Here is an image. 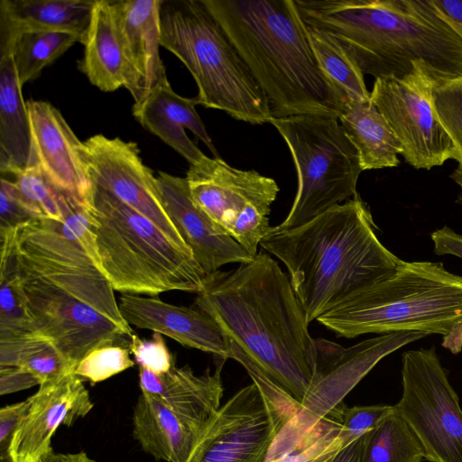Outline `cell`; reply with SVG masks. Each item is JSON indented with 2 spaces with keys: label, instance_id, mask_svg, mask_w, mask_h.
<instances>
[{
  "label": "cell",
  "instance_id": "cell-29",
  "mask_svg": "<svg viewBox=\"0 0 462 462\" xmlns=\"http://www.w3.org/2000/svg\"><path fill=\"white\" fill-rule=\"evenodd\" d=\"M0 366H15L40 385L74 372L69 361L50 339L37 334L0 339Z\"/></svg>",
  "mask_w": 462,
  "mask_h": 462
},
{
  "label": "cell",
  "instance_id": "cell-15",
  "mask_svg": "<svg viewBox=\"0 0 462 462\" xmlns=\"http://www.w3.org/2000/svg\"><path fill=\"white\" fill-rule=\"evenodd\" d=\"M82 152L92 184L139 212L177 245L190 250L170 218L157 177L143 162L136 143L99 134L83 142Z\"/></svg>",
  "mask_w": 462,
  "mask_h": 462
},
{
  "label": "cell",
  "instance_id": "cell-41",
  "mask_svg": "<svg viewBox=\"0 0 462 462\" xmlns=\"http://www.w3.org/2000/svg\"><path fill=\"white\" fill-rule=\"evenodd\" d=\"M40 385L36 378L15 366H0L1 395Z\"/></svg>",
  "mask_w": 462,
  "mask_h": 462
},
{
  "label": "cell",
  "instance_id": "cell-36",
  "mask_svg": "<svg viewBox=\"0 0 462 462\" xmlns=\"http://www.w3.org/2000/svg\"><path fill=\"white\" fill-rule=\"evenodd\" d=\"M393 411V405L386 404L344 406L339 418L343 448L373 430Z\"/></svg>",
  "mask_w": 462,
  "mask_h": 462
},
{
  "label": "cell",
  "instance_id": "cell-4",
  "mask_svg": "<svg viewBox=\"0 0 462 462\" xmlns=\"http://www.w3.org/2000/svg\"><path fill=\"white\" fill-rule=\"evenodd\" d=\"M265 94L273 117H339L344 97L319 69L295 0H202Z\"/></svg>",
  "mask_w": 462,
  "mask_h": 462
},
{
  "label": "cell",
  "instance_id": "cell-7",
  "mask_svg": "<svg viewBox=\"0 0 462 462\" xmlns=\"http://www.w3.org/2000/svg\"><path fill=\"white\" fill-rule=\"evenodd\" d=\"M160 43L189 69L199 105L253 125L270 123V103L202 0H162Z\"/></svg>",
  "mask_w": 462,
  "mask_h": 462
},
{
  "label": "cell",
  "instance_id": "cell-23",
  "mask_svg": "<svg viewBox=\"0 0 462 462\" xmlns=\"http://www.w3.org/2000/svg\"><path fill=\"white\" fill-rule=\"evenodd\" d=\"M201 432L152 396L142 393L138 397L133 413V435L155 459L187 462Z\"/></svg>",
  "mask_w": 462,
  "mask_h": 462
},
{
  "label": "cell",
  "instance_id": "cell-26",
  "mask_svg": "<svg viewBox=\"0 0 462 462\" xmlns=\"http://www.w3.org/2000/svg\"><path fill=\"white\" fill-rule=\"evenodd\" d=\"M79 69L105 92L125 88V62L109 0H97Z\"/></svg>",
  "mask_w": 462,
  "mask_h": 462
},
{
  "label": "cell",
  "instance_id": "cell-12",
  "mask_svg": "<svg viewBox=\"0 0 462 462\" xmlns=\"http://www.w3.org/2000/svg\"><path fill=\"white\" fill-rule=\"evenodd\" d=\"M402 392L393 405L429 462H462V409L436 348L402 355Z\"/></svg>",
  "mask_w": 462,
  "mask_h": 462
},
{
  "label": "cell",
  "instance_id": "cell-13",
  "mask_svg": "<svg viewBox=\"0 0 462 462\" xmlns=\"http://www.w3.org/2000/svg\"><path fill=\"white\" fill-rule=\"evenodd\" d=\"M297 413L253 382L220 406L187 462H265L275 438Z\"/></svg>",
  "mask_w": 462,
  "mask_h": 462
},
{
  "label": "cell",
  "instance_id": "cell-21",
  "mask_svg": "<svg viewBox=\"0 0 462 462\" xmlns=\"http://www.w3.org/2000/svg\"><path fill=\"white\" fill-rule=\"evenodd\" d=\"M226 360L219 357L213 372L208 368L201 374H195L189 365H173L162 374L139 367V385L143 393L157 399L201 432L221 406V372Z\"/></svg>",
  "mask_w": 462,
  "mask_h": 462
},
{
  "label": "cell",
  "instance_id": "cell-19",
  "mask_svg": "<svg viewBox=\"0 0 462 462\" xmlns=\"http://www.w3.org/2000/svg\"><path fill=\"white\" fill-rule=\"evenodd\" d=\"M157 180L170 218L207 274L227 263L241 264L253 260L195 205L185 178L160 171Z\"/></svg>",
  "mask_w": 462,
  "mask_h": 462
},
{
  "label": "cell",
  "instance_id": "cell-44",
  "mask_svg": "<svg viewBox=\"0 0 462 462\" xmlns=\"http://www.w3.org/2000/svg\"><path fill=\"white\" fill-rule=\"evenodd\" d=\"M367 435L368 432L356 439L348 446L342 448L326 462H363L364 449Z\"/></svg>",
  "mask_w": 462,
  "mask_h": 462
},
{
  "label": "cell",
  "instance_id": "cell-20",
  "mask_svg": "<svg viewBox=\"0 0 462 462\" xmlns=\"http://www.w3.org/2000/svg\"><path fill=\"white\" fill-rule=\"evenodd\" d=\"M118 307L129 326L165 335L180 345L230 358L228 337L220 326L198 308L172 305L154 297L123 293Z\"/></svg>",
  "mask_w": 462,
  "mask_h": 462
},
{
  "label": "cell",
  "instance_id": "cell-33",
  "mask_svg": "<svg viewBox=\"0 0 462 462\" xmlns=\"http://www.w3.org/2000/svg\"><path fill=\"white\" fill-rule=\"evenodd\" d=\"M14 185L38 218L61 223L69 208V196L56 189L35 166L16 173Z\"/></svg>",
  "mask_w": 462,
  "mask_h": 462
},
{
  "label": "cell",
  "instance_id": "cell-9",
  "mask_svg": "<svg viewBox=\"0 0 462 462\" xmlns=\"http://www.w3.org/2000/svg\"><path fill=\"white\" fill-rule=\"evenodd\" d=\"M10 247L17 271L67 291L97 310L128 337L134 332L121 315L115 290L87 252L65 236L55 221L36 218L0 234Z\"/></svg>",
  "mask_w": 462,
  "mask_h": 462
},
{
  "label": "cell",
  "instance_id": "cell-30",
  "mask_svg": "<svg viewBox=\"0 0 462 462\" xmlns=\"http://www.w3.org/2000/svg\"><path fill=\"white\" fill-rule=\"evenodd\" d=\"M307 33L319 69L344 99L370 101L364 73L346 49L321 29L307 24Z\"/></svg>",
  "mask_w": 462,
  "mask_h": 462
},
{
  "label": "cell",
  "instance_id": "cell-24",
  "mask_svg": "<svg viewBox=\"0 0 462 462\" xmlns=\"http://www.w3.org/2000/svg\"><path fill=\"white\" fill-rule=\"evenodd\" d=\"M22 85L10 52H0V171L15 175L27 169L32 134Z\"/></svg>",
  "mask_w": 462,
  "mask_h": 462
},
{
  "label": "cell",
  "instance_id": "cell-31",
  "mask_svg": "<svg viewBox=\"0 0 462 462\" xmlns=\"http://www.w3.org/2000/svg\"><path fill=\"white\" fill-rule=\"evenodd\" d=\"M423 448L411 428L395 411L368 432L363 462H422Z\"/></svg>",
  "mask_w": 462,
  "mask_h": 462
},
{
  "label": "cell",
  "instance_id": "cell-6",
  "mask_svg": "<svg viewBox=\"0 0 462 462\" xmlns=\"http://www.w3.org/2000/svg\"><path fill=\"white\" fill-rule=\"evenodd\" d=\"M88 210L95 220L99 268L115 291L152 297L202 290L207 273L192 252L139 212L94 184Z\"/></svg>",
  "mask_w": 462,
  "mask_h": 462
},
{
  "label": "cell",
  "instance_id": "cell-10",
  "mask_svg": "<svg viewBox=\"0 0 462 462\" xmlns=\"http://www.w3.org/2000/svg\"><path fill=\"white\" fill-rule=\"evenodd\" d=\"M429 336L400 331L367 338L349 347L316 339L318 372L298 413L281 430L272 446L276 457L295 450L324 419L340 418L345 397L385 356Z\"/></svg>",
  "mask_w": 462,
  "mask_h": 462
},
{
  "label": "cell",
  "instance_id": "cell-37",
  "mask_svg": "<svg viewBox=\"0 0 462 462\" xmlns=\"http://www.w3.org/2000/svg\"><path fill=\"white\" fill-rule=\"evenodd\" d=\"M127 347L139 367L154 374H165L174 365L164 338L158 332H153L151 339L141 338L133 334Z\"/></svg>",
  "mask_w": 462,
  "mask_h": 462
},
{
  "label": "cell",
  "instance_id": "cell-32",
  "mask_svg": "<svg viewBox=\"0 0 462 462\" xmlns=\"http://www.w3.org/2000/svg\"><path fill=\"white\" fill-rule=\"evenodd\" d=\"M34 334L14 259L8 245H1L0 339Z\"/></svg>",
  "mask_w": 462,
  "mask_h": 462
},
{
  "label": "cell",
  "instance_id": "cell-35",
  "mask_svg": "<svg viewBox=\"0 0 462 462\" xmlns=\"http://www.w3.org/2000/svg\"><path fill=\"white\" fill-rule=\"evenodd\" d=\"M434 105L450 137L458 162H462V76L435 87Z\"/></svg>",
  "mask_w": 462,
  "mask_h": 462
},
{
  "label": "cell",
  "instance_id": "cell-27",
  "mask_svg": "<svg viewBox=\"0 0 462 462\" xmlns=\"http://www.w3.org/2000/svg\"><path fill=\"white\" fill-rule=\"evenodd\" d=\"M97 0H2L0 24L14 31L73 32L86 39Z\"/></svg>",
  "mask_w": 462,
  "mask_h": 462
},
{
  "label": "cell",
  "instance_id": "cell-18",
  "mask_svg": "<svg viewBox=\"0 0 462 462\" xmlns=\"http://www.w3.org/2000/svg\"><path fill=\"white\" fill-rule=\"evenodd\" d=\"M125 62V88L140 107L169 82L160 57L162 0L110 1Z\"/></svg>",
  "mask_w": 462,
  "mask_h": 462
},
{
  "label": "cell",
  "instance_id": "cell-25",
  "mask_svg": "<svg viewBox=\"0 0 462 462\" xmlns=\"http://www.w3.org/2000/svg\"><path fill=\"white\" fill-rule=\"evenodd\" d=\"M338 121L356 149L363 171L397 167L402 147L370 101L345 98Z\"/></svg>",
  "mask_w": 462,
  "mask_h": 462
},
{
  "label": "cell",
  "instance_id": "cell-42",
  "mask_svg": "<svg viewBox=\"0 0 462 462\" xmlns=\"http://www.w3.org/2000/svg\"><path fill=\"white\" fill-rule=\"evenodd\" d=\"M430 237L436 254H449L462 259V235L448 226H443L432 232Z\"/></svg>",
  "mask_w": 462,
  "mask_h": 462
},
{
  "label": "cell",
  "instance_id": "cell-38",
  "mask_svg": "<svg viewBox=\"0 0 462 462\" xmlns=\"http://www.w3.org/2000/svg\"><path fill=\"white\" fill-rule=\"evenodd\" d=\"M0 180V233L38 218L23 201L14 182L4 177Z\"/></svg>",
  "mask_w": 462,
  "mask_h": 462
},
{
  "label": "cell",
  "instance_id": "cell-39",
  "mask_svg": "<svg viewBox=\"0 0 462 462\" xmlns=\"http://www.w3.org/2000/svg\"><path fill=\"white\" fill-rule=\"evenodd\" d=\"M342 448L340 423L327 419L323 430L307 448L300 462H326Z\"/></svg>",
  "mask_w": 462,
  "mask_h": 462
},
{
  "label": "cell",
  "instance_id": "cell-45",
  "mask_svg": "<svg viewBox=\"0 0 462 462\" xmlns=\"http://www.w3.org/2000/svg\"><path fill=\"white\" fill-rule=\"evenodd\" d=\"M326 422V419L320 420L308 434V436L304 439L302 443L291 453L284 455L272 462H300V459L305 455L307 448L310 445V443L315 440V439L319 435L321 430L324 428Z\"/></svg>",
  "mask_w": 462,
  "mask_h": 462
},
{
  "label": "cell",
  "instance_id": "cell-1",
  "mask_svg": "<svg viewBox=\"0 0 462 462\" xmlns=\"http://www.w3.org/2000/svg\"><path fill=\"white\" fill-rule=\"evenodd\" d=\"M195 305L300 403L318 372V349L290 278L259 252L231 271L206 275Z\"/></svg>",
  "mask_w": 462,
  "mask_h": 462
},
{
  "label": "cell",
  "instance_id": "cell-47",
  "mask_svg": "<svg viewBox=\"0 0 462 462\" xmlns=\"http://www.w3.org/2000/svg\"><path fill=\"white\" fill-rule=\"evenodd\" d=\"M450 178L460 187V194L457 202L462 205V162H458L457 167L451 173Z\"/></svg>",
  "mask_w": 462,
  "mask_h": 462
},
{
  "label": "cell",
  "instance_id": "cell-17",
  "mask_svg": "<svg viewBox=\"0 0 462 462\" xmlns=\"http://www.w3.org/2000/svg\"><path fill=\"white\" fill-rule=\"evenodd\" d=\"M32 134L29 167H37L59 191L88 209L92 184L81 142L60 112L45 101L26 102Z\"/></svg>",
  "mask_w": 462,
  "mask_h": 462
},
{
  "label": "cell",
  "instance_id": "cell-16",
  "mask_svg": "<svg viewBox=\"0 0 462 462\" xmlns=\"http://www.w3.org/2000/svg\"><path fill=\"white\" fill-rule=\"evenodd\" d=\"M14 430L10 452L15 462H41L52 449L51 439L61 426H72L94 404L74 372L39 385Z\"/></svg>",
  "mask_w": 462,
  "mask_h": 462
},
{
  "label": "cell",
  "instance_id": "cell-3",
  "mask_svg": "<svg viewBox=\"0 0 462 462\" xmlns=\"http://www.w3.org/2000/svg\"><path fill=\"white\" fill-rule=\"evenodd\" d=\"M376 229L357 194L297 227L272 226L260 245L286 266L310 324L399 267Z\"/></svg>",
  "mask_w": 462,
  "mask_h": 462
},
{
  "label": "cell",
  "instance_id": "cell-5",
  "mask_svg": "<svg viewBox=\"0 0 462 462\" xmlns=\"http://www.w3.org/2000/svg\"><path fill=\"white\" fill-rule=\"evenodd\" d=\"M317 321L338 337L400 331L442 336L462 351V275L441 262L402 261L394 273L356 292Z\"/></svg>",
  "mask_w": 462,
  "mask_h": 462
},
{
  "label": "cell",
  "instance_id": "cell-40",
  "mask_svg": "<svg viewBox=\"0 0 462 462\" xmlns=\"http://www.w3.org/2000/svg\"><path fill=\"white\" fill-rule=\"evenodd\" d=\"M30 405L26 400L4 406L0 410V462H15L11 452L10 445L14 430L22 417Z\"/></svg>",
  "mask_w": 462,
  "mask_h": 462
},
{
  "label": "cell",
  "instance_id": "cell-11",
  "mask_svg": "<svg viewBox=\"0 0 462 462\" xmlns=\"http://www.w3.org/2000/svg\"><path fill=\"white\" fill-rule=\"evenodd\" d=\"M186 181L195 205L252 257L270 231L276 181L254 170H240L206 156L189 166Z\"/></svg>",
  "mask_w": 462,
  "mask_h": 462
},
{
  "label": "cell",
  "instance_id": "cell-28",
  "mask_svg": "<svg viewBox=\"0 0 462 462\" xmlns=\"http://www.w3.org/2000/svg\"><path fill=\"white\" fill-rule=\"evenodd\" d=\"M76 42L79 35L60 31H14L0 24V52H10L22 86L37 79L42 69Z\"/></svg>",
  "mask_w": 462,
  "mask_h": 462
},
{
  "label": "cell",
  "instance_id": "cell-43",
  "mask_svg": "<svg viewBox=\"0 0 462 462\" xmlns=\"http://www.w3.org/2000/svg\"><path fill=\"white\" fill-rule=\"evenodd\" d=\"M437 11L462 37V0H431Z\"/></svg>",
  "mask_w": 462,
  "mask_h": 462
},
{
  "label": "cell",
  "instance_id": "cell-46",
  "mask_svg": "<svg viewBox=\"0 0 462 462\" xmlns=\"http://www.w3.org/2000/svg\"><path fill=\"white\" fill-rule=\"evenodd\" d=\"M41 462H96L86 452L55 453L51 450Z\"/></svg>",
  "mask_w": 462,
  "mask_h": 462
},
{
  "label": "cell",
  "instance_id": "cell-34",
  "mask_svg": "<svg viewBox=\"0 0 462 462\" xmlns=\"http://www.w3.org/2000/svg\"><path fill=\"white\" fill-rule=\"evenodd\" d=\"M127 346L122 344H108L98 346L77 365L74 374L83 381L97 383L133 367Z\"/></svg>",
  "mask_w": 462,
  "mask_h": 462
},
{
  "label": "cell",
  "instance_id": "cell-2",
  "mask_svg": "<svg viewBox=\"0 0 462 462\" xmlns=\"http://www.w3.org/2000/svg\"><path fill=\"white\" fill-rule=\"evenodd\" d=\"M304 22L334 37L364 74L415 72L436 87L462 76V37L431 0H295Z\"/></svg>",
  "mask_w": 462,
  "mask_h": 462
},
{
  "label": "cell",
  "instance_id": "cell-14",
  "mask_svg": "<svg viewBox=\"0 0 462 462\" xmlns=\"http://www.w3.org/2000/svg\"><path fill=\"white\" fill-rule=\"evenodd\" d=\"M436 85L415 72L398 79H375L370 100L387 121L402 147V156L415 169L430 170L457 159L453 143L437 114Z\"/></svg>",
  "mask_w": 462,
  "mask_h": 462
},
{
  "label": "cell",
  "instance_id": "cell-8",
  "mask_svg": "<svg viewBox=\"0 0 462 462\" xmlns=\"http://www.w3.org/2000/svg\"><path fill=\"white\" fill-rule=\"evenodd\" d=\"M285 141L298 179L297 192L278 228H294L358 193L359 155L337 118L302 115L270 121Z\"/></svg>",
  "mask_w": 462,
  "mask_h": 462
},
{
  "label": "cell",
  "instance_id": "cell-22",
  "mask_svg": "<svg viewBox=\"0 0 462 462\" xmlns=\"http://www.w3.org/2000/svg\"><path fill=\"white\" fill-rule=\"evenodd\" d=\"M198 97L188 98L178 95L169 82L157 88L133 115L151 133L184 157L190 165L206 157L188 137L185 130L191 131L215 158H220L195 106Z\"/></svg>",
  "mask_w": 462,
  "mask_h": 462
}]
</instances>
